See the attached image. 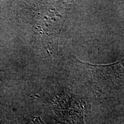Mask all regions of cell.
I'll list each match as a JSON object with an SVG mask.
<instances>
[{
  "mask_svg": "<svg viewBox=\"0 0 124 124\" xmlns=\"http://www.w3.org/2000/svg\"><path fill=\"white\" fill-rule=\"evenodd\" d=\"M32 121L34 124H44V122H43L40 117H34L32 119Z\"/></svg>",
  "mask_w": 124,
  "mask_h": 124,
  "instance_id": "7a4b0ae2",
  "label": "cell"
},
{
  "mask_svg": "<svg viewBox=\"0 0 124 124\" xmlns=\"http://www.w3.org/2000/svg\"><path fill=\"white\" fill-rule=\"evenodd\" d=\"M122 62L110 65H95L76 59L74 64L80 80L94 90L110 91L123 86Z\"/></svg>",
  "mask_w": 124,
  "mask_h": 124,
  "instance_id": "6da1fadb",
  "label": "cell"
}]
</instances>
